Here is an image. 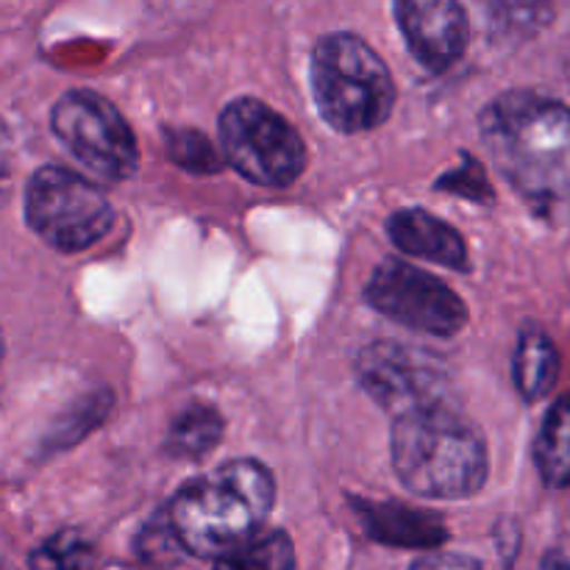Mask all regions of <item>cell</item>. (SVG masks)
<instances>
[{"label":"cell","instance_id":"cell-3","mask_svg":"<svg viewBox=\"0 0 570 570\" xmlns=\"http://www.w3.org/2000/svg\"><path fill=\"white\" fill-rule=\"evenodd\" d=\"M390 451L401 482L426 499H468L488 479L482 434L445 404L399 415Z\"/></svg>","mask_w":570,"mask_h":570},{"label":"cell","instance_id":"cell-16","mask_svg":"<svg viewBox=\"0 0 570 570\" xmlns=\"http://www.w3.org/2000/svg\"><path fill=\"white\" fill-rule=\"evenodd\" d=\"M223 434V417L212 406H189L173 421L167 434V451L173 456H204Z\"/></svg>","mask_w":570,"mask_h":570},{"label":"cell","instance_id":"cell-13","mask_svg":"<svg viewBox=\"0 0 570 570\" xmlns=\"http://www.w3.org/2000/svg\"><path fill=\"white\" fill-rule=\"evenodd\" d=\"M512 373H515V384L527 401H540L551 393L557 376H560V354L549 334L540 328H527L521 334Z\"/></svg>","mask_w":570,"mask_h":570},{"label":"cell","instance_id":"cell-12","mask_svg":"<svg viewBox=\"0 0 570 570\" xmlns=\"http://www.w3.org/2000/svg\"><path fill=\"white\" fill-rule=\"evenodd\" d=\"M356 515L376 543L399 549H438L445 543L443 521L434 512L412 510L404 504H367L356 501Z\"/></svg>","mask_w":570,"mask_h":570},{"label":"cell","instance_id":"cell-20","mask_svg":"<svg viewBox=\"0 0 570 570\" xmlns=\"http://www.w3.org/2000/svg\"><path fill=\"white\" fill-rule=\"evenodd\" d=\"M410 570H482V566L476 560H471V557L432 551V554H423Z\"/></svg>","mask_w":570,"mask_h":570},{"label":"cell","instance_id":"cell-2","mask_svg":"<svg viewBox=\"0 0 570 570\" xmlns=\"http://www.w3.org/2000/svg\"><path fill=\"white\" fill-rule=\"evenodd\" d=\"M273 501L271 471L254 460H237L189 482L173 499L167 523L187 554L220 560L262 532Z\"/></svg>","mask_w":570,"mask_h":570},{"label":"cell","instance_id":"cell-19","mask_svg":"<svg viewBox=\"0 0 570 570\" xmlns=\"http://www.w3.org/2000/svg\"><path fill=\"white\" fill-rule=\"evenodd\" d=\"M440 187L454 189V193L462 195V198H473V200H488L490 198L488 178H484L482 167H479L473 159L462 161L460 170H454L451 176H445L443 181H440Z\"/></svg>","mask_w":570,"mask_h":570},{"label":"cell","instance_id":"cell-21","mask_svg":"<svg viewBox=\"0 0 570 570\" xmlns=\"http://www.w3.org/2000/svg\"><path fill=\"white\" fill-rule=\"evenodd\" d=\"M540 570H570V566L566 560H562L560 554H549L543 560V566H540Z\"/></svg>","mask_w":570,"mask_h":570},{"label":"cell","instance_id":"cell-5","mask_svg":"<svg viewBox=\"0 0 570 570\" xmlns=\"http://www.w3.org/2000/svg\"><path fill=\"white\" fill-rule=\"evenodd\" d=\"M223 159L259 187H287L306 165L304 139L256 98H239L220 115Z\"/></svg>","mask_w":570,"mask_h":570},{"label":"cell","instance_id":"cell-6","mask_svg":"<svg viewBox=\"0 0 570 570\" xmlns=\"http://www.w3.org/2000/svg\"><path fill=\"white\" fill-rule=\"evenodd\" d=\"M26 220L59 250H83L109 232L115 212L89 178L65 167H42L26 187Z\"/></svg>","mask_w":570,"mask_h":570},{"label":"cell","instance_id":"cell-15","mask_svg":"<svg viewBox=\"0 0 570 570\" xmlns=\"http://www.w3.org/2000/svg\"><path fill=\"white\" fill-rule=\"evenodd\" d=\"M295 549L284 532H259L215 562V570H293Z\"/></svg>","mask_w":570,"mask_h":570},{"label":"cell","instance_id":"cell-4","mask_svg":"<svg viewBox=\"0 0 570 570\" xmlns=\"http://www.w3.org/2000/svg\"><path fill=\"white\" fill-rule=\"evenodd\" d=\"M312 95L323 120L345 134L382 126L395 104L387 65L354 33H332L312 53Z\"/></svg>","mask_w":570,"mask_h":570},{"label":"cell","instance_id":"cell-8","mask_svg":"<svg viewBox=\"0 0 570 570\" xmlns=\"http://www.w3.org/2000/svg\"><path fill=\"white\" fill-rule=\"evenodd\" d=\"M365 295L373 309L412 332L454 337L468 321V309L460 295L410 262H382L373 271Z\"/></svg>","mask_w":570,"mask_h":570},{"label":"cell","instance_id":"cell-10","mask_svg":"<svg viewBox=\"0 0 570 570\" xmlns=\"http://www.w3.org/2000/svg\"><path fill=\"white\" fill-rule=\"evenodd\" d=\"M395 14L412 56L443 72L465 53L468 20L460 0H395Z\"/></svg>","mask_w":570,"mask_h":570},{"label":"cell","instance_id":"cell-14","mask_svg":"<svg viewBox=\"0 0 570 570\" xmlns=\"http://www.w3.org/2000/svg\"><path fill=\"white\" fill-rule=\"evenodd\" d=\"M534 462L549 488L570 484V393L562 395L546 415L534 440Z\"/></svg>","mask_w":570,"mask_h":570},{"label":"cell","instance_id":"cell-11","mask_svg":"<svg viewBox=\"0 0 570 570\" xmlns=\"http://www.w3.org/2000/svg\"><path fill=\"white\" fill-rule=\"evenodd\" d=\"M387 232L390 239L404 254L417 256V259H432L438 265L451 267V271H465L468 267V248L462 237L449 223L438 220L432 212H395L387 223Z\"/></svg>","mask_w":570,"mask_h":570},{"label":"cell","instance_id":"cell-9","mask_svg":"<svg viewBox=\"0 0 570 570\" xmlns=\"http://www.w3.org/2000/svg\"><path fill=\"white\" fill-rule=\"evenodd\" d=\"M356 373L362 387L395 415L417 406L443 404V376L438 367L429 365L426 356H417L399 343L367 345L356 362Z\"/></svg>","mask_w":570,"mask_h":570},{"label":"cell","instance_id":"cell-7","mask_svg":"<svg viewBox=\"0 0 570 570\" xmlns=\"http://www.w3.org/2000/svg\"><path fill=\"white\" fill-rule=\"evenodd\" d=\"M53 131L72 156L98 176L122 181L139 167L134 131L120 111L98 92H67L53 109Z\"/></svg>","mask_w":570,"mask_h":570},{"label":"cell","instance_id":"cell-18","mask_svg":"<svg viewBox=\"0 0 570 570\" xmlns=\"http://www.w3.org/2000/svg\"><path fill=\"white\" fill-rule=\"evenodd\" d=\"M167 150H170V159L176 165H181L184 170L193 173H215L220 167V156L212 148L209 139L198 131H170L167 134Z\"/></svg>","mask_w":570,"mask_h":570},{"label":"cell","instance_id":"cell-1","mask_svg":"<svg viewBox=\"0 0 570 570\" xmlns=\"http://www.w3.org/2000/svg\"><path fill=\"white\" fill-rule=\"evenodd\" d=\"M482 139L507 181L540 209L570 204V109L510 92L484 109Z\"/></svg>","mask_w":570,"mask_h":570},{"label":"cell","instance_id":"cell-17","mask_svg":"<svg viewBox=\"0 0 570 570\" xmlns=\"http://www.w3.org/2000/svg\"><path fill=\"white\" fill-rule=\"evenodd\" d=\"M33 570H92V549L76 532H61L50 538L42 549L33 551Z\"/></svg>","mask_w":570,"mask_h":570}]
</instances>
